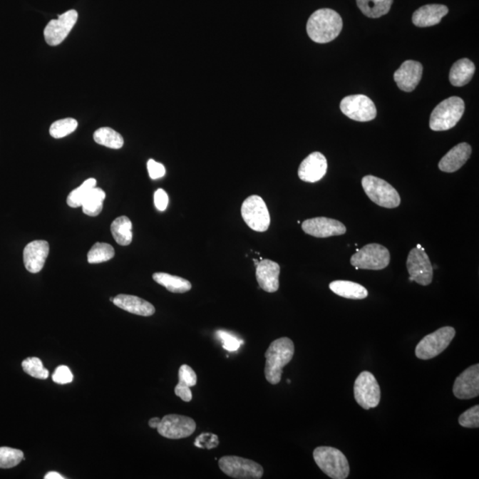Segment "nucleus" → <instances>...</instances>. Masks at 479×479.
<instances>
[{"instance_id": "nucleus-16", "label": "nucleus", "mask_w": 479, "mask_h": 479, "mask_svg": "<svg viewBox=\"0 0 479 479\" xmlns=\"http://www.w3.org/2000/svg\"><path fill=\"white\" fill-rule=\"evenodd\" d=\"M453 395L459 399H470L479 395V365L464 370L453 383Z\"/></svg>"}, {"instance_id": "nucleus-13", "label": "nucleus", "mask_w": 479, "mask_h": 479, "mask_svg": "<svg viewBox=\"0 0 479 479\" xmlns=\"http://www.w3.org/2000/svg\"><path fill=\"white\" fill-rule=\"evenodd\" d=\"M161 436L169 439L190 437L197 429V423L190 417L168 415L163 417L157 428Z\"/></svg>"}, {"instance_id": "nucleus-26", "label": "nucleus", "mask_w": 479, "mask_h": 479, "mask_svg": "<svg viewBox=\"0 0 479 479\" xmlns=\"http://www.w3.org/2000/svg\"><path fill=\"white\" fill-rule=\"evenodd\" d=\"M111 233L119 245H130L133 242L132 221L126 216L117 217L111 224Z\"/></svg>"}, {"instance_id": "nucleus-23", "label": "nucleus", "mask_w": 479, "mask_h": 479, "mask_svg": "<svg viewBox=\"0 0 479 479\" xmlns=\"http://www.w3.org/2000/svg\"><path fill=\"white\" fill-rule=\"evenodd\" d=\"M113 304L128 313L140 315V316H151L155 313L153 304L139 297L121 294L114 297Z\"/></svg>"}, {"instance_id": "nucleus-22", "label": "nucleus", "mask_w": 479, "mask_h": 479, "mask_svg": "<svg viewBox=\"0 0 479 479\" xmlns=\"http://www.w3.org/2000/svg\"><path fill=\"white\" fill-rule=\"evenodd\" d=\"M471 151L473 150L468 143L456 145L438 163L439 170L448 173L457 172L469 160Z\"/></svg>"}, {"instance_id": "nucleus-30", "label": "nucleus", "mask_w": 479, "mask_h": 479, "mask_svg": "<svg viewBox=\"0 0 479 479\" xmlns=\"http://www.w3.org/2000/svg\"><path fill=\"white\" fill-rule=\"evenodd\" d=\"M106 194L100 187H94L82 205L83 212L87 216L96 217L103 209Z\"/></svg>"}, {"instance_id": "nucleus-9", "label": "nucleus", "mask_w": 479, "mask_h": 479, "mask_svg": "<svg viewBox=\"0 0 479 479\" xmlns=\"http://www.w3.org/2000/svg\"><path fill=\"white\" fill-rule=\"evenodd\" d=\"M219 466L227 476L233 478L259 479L264 475V469L260 464L239 456H224L220 459Z\"/></svg>"}, {"instance_id": "nucleus-10", "label": "nucleus", "mask_w": 479, "mask_h": 479, "mask_svg": "<svg viewBox=\"0 0 479 479\" xmlns=\"http://www.w3.org/2000/svg\"><path fill=\"white\" fill-rule=\"evenodd\" d=\"M354 398L362 408H376L381 401V389L372 373L363 371L354 383Z\"/></svg>"}, {"instance_id": "nucleus-27", "label": "nucleus", "mask_w": 479, "mask_h": 479, "mask_svg": "<svg viewBox=\"0 0 479 479\" xmlns=\"http://www.w3.org/2000/svg\"><path fill=\"white\" fill-rule=\"evenodd\" d=\"M153 279L158 284L165 287L172 293H186L192 289V284L187 279L166 273H155Z\"/></svg>"}, {"instance_id": "nucleus-8", "label": "nucleus", "mask_w": 479, "mask_h": 479, "mask_svg": "<svg viewBox=\"0 0 479 479\" xmlns=\"http://www.w3.org/2000/svg\"><path fill=\"white\" fill-rule=\"evenodd\" d=\"M242 217L249 228L256 232H266L270 227V214L262 197L250 195L243 202Z\"/></svg>"}, {"instance_id": "nucleus-28", "label": "nucleus", "mask_w": 479, "mask_h": 479, "mask_svg": "<svg viewBox=\"0 0 479 479\" xmlns=\"http://www.w3.org/2000/svg\"><path fill=\"white\" fill-rule=\"evenodd\" d=\"M363 14L369 18H380L390 12L393 0H356Z\"/></svg>"}, {"instance_id": "nucleus-46", "label": "nucleus", "mask_w": 479, "mask_h": 479, "mask_svg": "<svg viewBox=\"0 0 479 479\" xmlns=\"http://www.w3.org/2000/svg\"><path fill=\"white\" fill-rule=\"evenodd\" d=\"M113 300H114V297H111V299H110L111 302H113Z\"/></svg>"}, {"instance_id": "nucleus-14", "label": "nucleus", "mask_w": 479, "mask_h": 479, "mask_svg": "<svg viewBox=\"0 0 479 479\" xmlns=\"http://www.w3.org/2000/svg\"><path fill=\"white\" fill-rule=\"evenodd\" d=\"M78 18L77 11L68 10L59 16L58 19L50 21L43 31L46 42L51 46H56L63 43L77 24Z\"/></svg>"}, {"instance_id": "nucleus-21", "label": "nucleus", "mask_w": 479, "mask_h": 479, "mask_svg": "<svg viewBox=\"0 0 479 479\" xmlns=\"http://www.w3.org/2000/svg\"><path fill=\"white\" fill-rule=\"evenodd\" d=\"M448 12V7L445 5L431 4L423 6L413 13V24L420 28L435 26L441 23L443 17H445Z\"/></svg>"}, {"instance_id": "nucleus-43", "label": "nucleus", "mask_w": 479, "mask_h": 479, "mask_svg": "<svg viewBox=\"0 0 479 479\" xmlns=\"http://www.w3.org/2000/svg\"><path fill=\"white\" fill-rule=\"evenodd\" d=\"M175 394L185 402H190L193 398L190 387L180 382L175 387Z\"/></svg>"}, {"instance_id": "nucleus-5", "label": "nucleus", "mask_w": 479, "mask_h": 479, "mask_svg": "<svg viewBox=\"0 0 479 479\" xmlns=\"http://www.w3.org/2000/svg\"><path fill=\"white\" fill-rule=\"evenodd\" d=\"M361 185L368 197L376 205L387 209H394L401 205L398 191L387 181L372 175L363 177Z\"/></svg>"}, {"instance_id": "nucleus-1", "label": "nucleus", "mask_w": 479, "mask_h": 479, "mask_svg": "<svg viewBox=\"0 0 479 479\" xmlns=\"http://www.w3.org/2000/svg\"><path fill=\"white\" fill-rule=\"evenodd\" d=\"M343 29L340 14L329 9L315 11L307 21V31L309 38L319 43L333 41Z\"/></svg>"}, {"instance_id": "nucleus-12", "label": "nucleus", "mask_w": 479, "mask_h": 479, "mask_svg": "<svg viewBox=\"0 0 479 479\" xmlns=\"http://www.w3.org/2000/svg\"><path fill=\"white\" fill-rule=\"evenodd\" d=\"M340 108L346 117L358 122L371 121L376 118L377 113L372 100L362 94L344 98Z\"/></svg>"}, {"instance_id": "nucleus-3", "label": "nucleus", "mask_w": 479, "mask_h": 479, "mask_svg": "<svg viewBox=\"0 0 479 479\" xmlns=\"http://www.w3.org/2000/svg\"><path fill=\"white\" fill-rule=\"evenodd\" d=\"M314 459L319 469L329 478L346 479L349 476V463L339 449L331 446H319L314 451Z\"/></svg>"}, {"instance_id": "nucleus-39", "label": "nucleus", "mask_w": 479, "mask_h": 479, "mask_svg": "<svg viewBox=\"0 0 479 479\" xmlns=\"http://www.w3.org/2000/svg\"><path fill=\"white\" fill-rule=\"evenodd\" d=\"M179 382L193 387L197 383V376L193 369L188 365H182L179 370Z\"/></svg>"}, {"instance_id": "nucleus-31", "label": "nucleus", "mask_w": 479, "mask_h": 479, "mask_svg": "<svg viewBox=\"0 0 479 479\" xmlns=\"http://www.w3.org/2000/svg\"><path fill=\"white\" fill-rule=\"evenodd\" d=\"M97 180L96 179H88L83 182L81 186L76 188L71 192L67 197L68 205L71 208H78L82 207L83 202L88 197L91 191L96 187Z\"/></svg>"}, {"instance_id": "nucleus-42", "label": "nucleus", "mask_w": 479, "mask_h": 479, "mask_svg": "<svg viewBox=\"0 0 479 479\" xmlns=\"http://www.w3.org/2000/svg\"><path fill=\"white\" fill-rule=\"evenodd\" d=\"M154 202L155 208H157L159 212H165L168 207L169 203V197L167 195L166 192L162 188H159L154 195Z\"/></svg>"}, {"instance_id": "nucleus-35", "label": "nucleus", "mask_w": 479, "mask_h": 479, "mask_svg": "<svg viewBox=\"0 0 479 479\" xmlns=\"http://www.w3.org/2000/svg\"><path fill=\"white\" fill-rule=\"evenodd\" d=\"M25 373L35 378L46 379L49 376L48 370L43 366L41 359L37 357H30L24 359L21 363Z\"/></svg>"}, {"instance_id": "nucleus-20", "label": "nucleus", "mask_w": 479, "mask_h": 479, "mask_svg": "<svg viewBox=\"0 0 479 479\" xmlns=\"http://www.w3.org/2000/svg\"><path fill=\"white\" fill-rule=\"evenodd\" d=\"M281 267L270 259L261 260L257 264L256 277L261 289L268 293L277 292L279 289V277Z\"/></svg>"}, {"instance_id": "nucleus-17", "label": "nucleus", "mask_w": 479, "mask_h": 479, "mask_svg": "<svg viewBox=\"0 0 479 479\" xmlns=\"http://www.w3.org/2000/svg\"><path fill=\"white\" fill-rule=\"evenodd\" d=\"M328 162L319 152H314L304 160L299 168V177L304 182L315 183L326 175Z\"/></svg>"}, {"instance_id": "nucleus-34", "label": "nucleus", "mask_w": 479, "mask_h": 479, "mask_svg": "<svg viewBox=\"0 0 479 479\" xmlns=\"http://www.w3.org/2000/svg\"><path fill=\"white\" fill-rule=\"evenodd\" d=\"M24 459L21 450L2 446L0 448V469H11L20 464Z\"/></svg>"}, {"instance_id": "nucleus-33", "label": "nucleus", "mask_w": 479, "mask_h": 479, "mask_svg": "<svg viewBox=\"0 0 479 479\" xmlns=\"http://www.w3.org/2000/svg\"><path fill=\"white\" fill-rule=\"evenodd\" d=\"M78 121L74 118H64L58 120L52 123L50 127V135L54 139H61V138L70 135L78 128Z\"/></svg>"}, {"instance_id": "nucleus-40", "label": "nucleus", "mask_w": 479, "mask_h": 479, "mask_svg": "<svg viewBox=\"0 0 479 479\" xmlns=\"http://www.w3.org/2000/svg\"><path fill=\"white\" fill-rule=\"evenodd\" d=\"M53 381L56 383L66 384L73 381V374L66 366H60L56 369L53 375Z\"/></svg>"}, {"instance_id": "nucleus-44", "label": "nucleus", "mask_w": 479, "mask_h": 479, "mask_svg": "<svg viewBox=\"0 0 479 479\" xmlns=\"http://www.w3.org/2000/svg\"><path fill=\"white\" fill-rule=\"evenodd\" d=\"M160 422H161V419L158 418V417H154V418L150 420L148 426H150L152 429H157Z\"/></svg>"}, {"instance_id": "nucleus-18", "label": "nucleus", "mask_w": 479, "mask_h": 479, "mask_svg": "<svg viewBox=\"0 0 479 479\" xmlns=\"http://www.w3.org/2000/svg\"><path fill=\"white\" fill-rule=\"evenodd\" d=\"M423 76V65L416 61H406L395 71L394 80L398 88L404 92H413L419 85Z\"/></svg>"}, {"instance_id": "nucleus-36", "label": "nucleus", "mask_w": 479, "mask_h": 479, "mask_svg": "<svg viewBox=\"0 0 479 479\" xmlns=\"http://www.w3.org/2000/svg\"><path fill=\"white\" fill-rule=\"evenodd\" d=\"M459 424L469 429H478L479 427V406H474L462 413L459 417Z\"/></svg>"}, {"instance_id": "nucleus-7", "label": "nucleus", "mask_w": 479, "mask_h": 479, "mask_svg": "<svg viewBox=\"0 0 479 479\" xmlns=\"http://www.w3.org/2000/svg\"><path fill=\"white\" fill-rule=\"evenodd\" d=\"M455 336V329L453 326H443L429 334L417 344L416 357L423 361L437 357L449 346Z\"/></svg>"}, {"instance_id": "nucleus-32", "label": "nucleus", "mask_w": 479, "mask_h": 479, "mask_svg": "<svg viewBox=\"0 0 479 479\" xmlns=\"http://www.w3.org/2000/svg\"><path fill=\"white\" fill-rule=\"evenodd\" d=\"M115 249L108 243L96 242L87 254V259L90 264H100L107 262L113 259Z\"/></svg>"}, {"instance_id": "nucleus-41", "label": "nucleus", "mask_w": 479, "mask_h": 479, "mask_svg": "<svg viewBox=\"0 0 479 479\" xmlns=\"http://www.w3.org/2000/svg\"><path fill=\"white\" fill-rule=\"evenodd\" d=\"M148 174L152 180L161 179L165 175V167L162 163L155 162L153 159L148 160Z\"/></svg>"}, {"instance_id": "nucleus-2", "label": "nucleus", "mask_w": 479, "mask_h": 479, "mask_svg": "<svg viewBox=\"0 0 479 479\" xmlns=\"http://www.w3.org/2000/svg\"><path fill=\"white\" fill-rule=\"evenodd\" d=\"M294 353L295 346L288 337H282L270 344L264 354L267 359L264 376L268 383L278 384L281 382L283 368L292 361Z\"/></svg>"}, {"instance_id": "nucleus-6", "label": "nucleus", "mask_w": 479, "mask_h": 479, "mask_svg": "<svg viewBox=\"0 0 479 479\" xmlns=\"http://www.w3.org/2000/svg\"><path fill=\"white\" fill-rule=\"evenodd\" d=\"M390 261L389 249L378 243L362 247L351 257V266L357 270H383L389 266Z\"/></svg>"}, {"instance_id": "nucleus-29", "label": "nucleus", "mask_w": 479, "mask_h": 479, "mask_svg": "<svg viewBox=\"0 0 479 479\" xmlns=\"http://www.w3.org/2000/svg\"><path fill=\"white\" fill-rule=\"evenodd\" d=\"M93 140L101 146L110 148L112 150H119L123 146V138L121 134L110 127L98 129L93 134Z\"/></svg>"}, {"instance_id": "nucleus-37", "label": "nucleus", "mask_w": 479, "mask_h": 479, "mask_svg": "<svg viewBox=\"0 0 479 479\" xmlns=\"http://www.w3.org/2000/svg\"><path fill=\"white\" fill-rule=\"evenodd\" d=\"M217 336L220 337L221 342H222L225 349L230 351H237L243 344L242 341L237 339L233 334L223 331V330L217 331Z\"/></svg>"}, {"instance_id": "nucleus-24", "label": "nucleus", "mask_w": 479, "mask_h": 479, "mask_svg": "<svg viewBox=\"0 0 479 479\" xmlns=\"http://www.w3.org/2000/svg\"><path fill=\"white\" fill-rule=\"evenodd\" d=\"M329 289L337 296L348 299H365L369 296L365 287L350 281H334L330 283Z\"/></svg>"}, {"instance_id": "nucleus-45", "label": "nucleus", "mask_w": 479, "mask_h": 479, "mask_svg": "<svg viewBox=\"0 0 479 479\" xmlns=\"http://www.w3.org/2000/svg\"><path fill=\"white\" fill-rule=\"evenodd\" d=\"M46 479H63L64 478L61 476V474L56 473V471H51V473H47L45 476Z\"/></svg>"}, {"instance_id": "nucleus-4", "label": "nucleus", "mask_w": 479, "mask_h": 479, "mask_svg": "<svg viewBox=\"0 0 479 479\" xmlns=\"http://www.w3.org/2000/svg\"><path fill=\"white\" fill-rule=\"evenodd\" d=\"M464 110L465 104L462 98L453 96L443 101L431 115V129L435 132L452 129L462 118Z\"/></svg>"}, {"instance_id": "nucleus-11", "label": "nucleus", "mask_w": 479, "mask_h": 479, "mask_svg": "<svg viewBox=\"0 0 479 479\" xmlns=\"http://www.w3.org/2000/svg\"><path fill=\"white\" fill-rule=\"evenodd\" d=\"M410 275L409 281H415L422 286L430 285L433 279V267L431 263L429 256L427 255L421 245L410 250L406 261Z\"/></svg>"}, {"instance_id": "nucleus-38", "label": "nucleus", "mask_w": 479, "mask_h": 479, "mask_svg": "<svg viewBox=\"0 0 479 479\" xmlns=\"http://www.w3.org/2000/svg\"><path fill=\"white\" fill-rule=\"evenodd\" d=\"M220 445L219 437L210 433H202L195 439V445L198 448L213 449Z\"/></svg>"}, {"instance_id": "nucleus-19", "label": "nucleus", "mask_w": 479, "mask_h": 479, "mask_svg": "<svg viewBox=\"0 0 479 479\" xmlns=\"http://www.w3.org/2000/svg\"><path fill=\"white\" fill-rule=\"evenodd\" d=\"M49 243L42 240L31 242L24 250V263L25 268L32 274L39 273L48 257Z\"/></svg>"}, {"instance_id": "nucleus-15", "label": "nucleus", "mask_w": 479, "mask_h": 479, "mask_svg": "<svg viewBox=\"0 0 479 479\" xmlns=\"http://www.w3.org/2000/svg\"><path fill=\"white\" fill-rule=\"evenodd\" d=\"M302 230L304 233L317 238L337 237L346 233V227L342 222L325 217H314L304 221Z\"/></svg>"}, {"instance_id": "nucleus-25", "label": "nucleus", "mask_w": 479, "mask_h": 479, "mask_svg": "<svg viewBox=\"0 0 479 479\" xmlns=\"http://www.w3.org/2000/svg\"><path fill=\"white\" fill-rule=\"evenodd\" d=\"M476 71L473 61L469 59H460L453 65L450 71L449 80L453 86L460 87L470 82Z\"/></svg>"}]
</instances>
